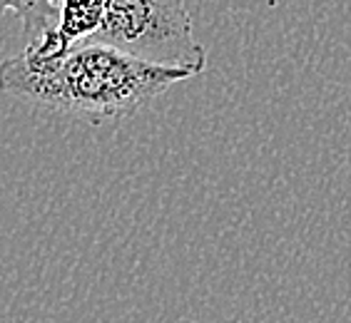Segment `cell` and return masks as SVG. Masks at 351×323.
<instances>
[{
    "mask_svg": "<svg viewBox=\"0 0 351 323\" xmlns=\"http://www.w3.org/2000/svg\"><path fill=\"white\" fill-rule=\"evenodd\" d=\"M189 65H160L105 42H77L55 57L23 50L0 65V92L90 125H115L137 115L172 85L197 77Z\"/></svg>",
    "mask_w": 351,
    "mask_h": 323,
    "instance_id": "1",
    "label": "cell"
},
{
    "mask_svg": "<svg viewBox=\"0 0 351 323\" xmlns=\"http://www.w3.org/2000/svg\"><path fill=\"white\" fill-rule=\"evenodd\" d=\"M93 42L160 65H189L202 73L207 50L192 35L184 0H108Z\"/></svg>",
    "mask_w": 351,
    "mask_h": 323,
    "instance_id": "2",
    "label": "cell"
},
{
    "mask_svg": "<svg viewBox=\"0 0 351 323\" xmlns=\"http://www.w3.org/2000/svg\"><path fill=\"white\" fill-rule=\"evenodd\" d=\"M108 0H58L55 25L27 38L25 50L40 57H55L77 42L90 40L105 15Z\"/></svg>",
    "mask_w": 351,
    "mask_h": 323,
    "instance_id": "3",
    "label": "cell"
},
{
    "mask_svg": "<svg viewBox=\"0 0 351 323\" xmlns=\"http://www.w3.org/2000/svg\"><path fill=\"white\" fill-rule=\"evenodd\" d=\"M15 13L21 18L27 38L38 35L45 27L55 25L58 18V0H0V13Z\"/></svg>",
    "mask_w": 351,
    "mask_h": 323,
    "instance_id": "4",
    "label": "cell"
}]
</instances>
